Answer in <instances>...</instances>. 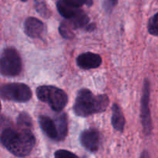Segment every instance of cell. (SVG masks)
<instances>
[{
    "instance_id": "6da1fadb",
    "label": "cell",
    "mask_w": 158,
    "mask_h": 158,
    "mask_svg": "<svg viewBox=\"0 0 158 158\" xmlns=\"http://www.w3.org/2000/svg\"><path fill=\"white\" fill-rule=\"evenodd\" d=\"M2 144L11 154L19 157L29 155L35 144V137L31 130L6 126L2 129Z\"/></svg>"
},
{
    "instance_id": "7a4b0ae2",
    "label": "cell",
    "mask_w": 158,
    "mask_h": 158,
    "mask_svg": "<svg viewBox=\"0 0 158 158\" xmlns=\"http://www.w3.org/2000/svg\"><path fill=\"white\" fill-rule=\"evenodd\" d=\"M110 103L106 94L95 96L89 89H81L78 92L73 105V111L79 117H89L104 112Z\"/></svg>"
},
{
    "instance_id": "3957f363",
    "label": "cell",
    "mask_w": 158,
    "mask_h": 158,
    "mask_svg": "<svg viewBox=\"0 0 158 158\" xmlns=\"http://www.w3.org/2000/svg\"><path fill=\"white\" fill-rule=\"evenodd\" d=\"M36 96L40 101L47 103L56 112L64 109L68 102V96L63 89L53 86H40L36 89Z\"/></svg>"
},
{
    "instance_id": "277c9868",
    "label": "cell",
    "mask_w": 158,
    "mask_h": 158,
    "mask_svg": "<svg viewBox=\"0 0 158 158\" xmlns=\"http://www.w3.org/2000/svg\"><path fill=\"white\" fill-rule=\"evenodd\" d=\"M2 100L16 103H26L32 98V91L27 85L20 83H11L1 86Z\"/></svg>"
},
{
    "instance_id": "5b68a950",
    "label": "cell",
    "mask_w": 158,
    "mask_h": 158,
    "mask_svg": "<svg viewBox=\"0 0 158 158\" xmlns=\"http://www.w3.org/2000/svg\"><path fill=\"white\" fill-rule=\"evenodd\" d=\"M1 73L5 77H15L22 71V60L19 52L12 47L6 48L1 56Z\"/></svg>"
},
{
    "instance_id": "8992f818",
    "label": "cell",
    "mask_w": 158,
    "mask_h": 158,
    "mask_svg": "<svg viewBox=\"0 0 158 158\" xmlns=\"http://www.w3.org/2000/svg\"><path fill=\"white\" fill-rule=\"evenodd\" d=\"M150 82L145 80L143 83V94L141 97V105H140V119L143 128V132L146 135H150L152 131V120H151V111L149 108L150 102Z\"/></svg>"
},
{
    "instance_id": "52a82bcc",
    "label": "cell",
    "mask_w": 158,
    "mask_h": 158,
    "mask_svg": "<svg viewBox=\"0 0 158 158\" xmlns=\"http://www.w3.org/2000/svg\"><path fill=\"white\" fill-rule=\"evenodd\" d=\"M100 137L96 129H88L83 131L80 135V143L90 152H97L100 146Z\"/></svg>"
},
{
    "instance_id": "ba28073f",
    "label": "cell",
    "mask_w": 158,
    "mask_h": 158,
    "mask_svg": "<svg viewBox=\"0 0 158 158\" xmlns=\"http://www.w3.org/2000/svg\"><path fill=\"white\" fill-rule=\"evenodd\" d=\"M77 63L81 69H96L101 65L102 58L99 54L90 52H84L77 57Z\"/></svg>"
},
{
    "instance_id": "9c48e42d",
    "label": "cell",
    "mask_w": 158,
    "mask_h": 158,
    "mask_svg": "<svg viewBox=\"0 0 158 158\" xmlns=\"http://www.w3.org/2000/svg\"><path fill=\"white\" fill-rule=\"evenodd\" d=\"M25 33L31 38H39L45 31V25L42 21L35 17L26 19L24 24Z\"/></svg>"
},
{
    "instance_id": "30bf717a",
    "label": "cell",
    "mask_w": 158,
    "mask_h": 158,
    "mask_svg": "<svg viewBox=\"0 0 158 158\" xmlns=\"http://www.w3.org/2000/svg\"><path fill=\"white\" fill-rule=\"evenodd\" d=\"M39 123L41 129L48 137L52 140H58L59 134L55 120H52L47 116H40L39 117Z\"/></svg>"
},
{
    "instance_id": "8fae6325",
    "label": "cell",
    "mask_w": 158,
    "mask_h": 158,
    "mask_svg": "<svg viewBox=\"0 0 158 158\" xmlns=\"http://www.w3.org/2000/svg\"><path fill=\"white\" fill-rule=\"evenodd\" d=\"M111 123L114 129L120 132H123L125 127V118L121 109L118 104L114 103L112 106V118Z\"/></svg>"
},
{
    "instance_id": "7c38bea8",
    "label": "cell",
    "mask_w": 158,
    "mask_h": 158,
    "mask_svg": "<svg viewBox=\"0 0 158 158\" xmlns=\"http://www.w3.org/2000/svg\"><path fill=\"white\" fill-rule=\"evenodd\" d=\"M55 121L56 123L57 130H58V141H62L66 138L68 133V120L66 114H64V113L60 114L56 117Z\"/></svg>"
},
{
    "instance_id": "4fadbf2b",
    "label": "cell",
    "mask_w": 158,
    "mask_h": 158,
    "mask_svg": "<svg viewBox=\"0 0 158 158\" xmlns=\"http://www.w3.org/2000/svg\"><path fill=\"white\" fill-rule=\"evenodd\" d=\"M56 6L60 15L64 17V18H66V19L69 20L71 19L74 16L77 10L80 9V8H73L68 6L63 0H60V1L57 2Z\"/></svg>"
},
{
    "instance_id": "5bb4252c",
    "label": "cell",
    "mask_w": 158,
    "mask_h": 158,
    "mask_svg": "<svg viewBox=\"0 0 158 158\" xmlns=\"http://www.w3.org/2000/svg\"><path fill=\"white\" fill-rule=\"evenodd\" d=\"M17 127L23 129L31 130L32 127V121L30 116L27 113H20L17 117Z\"/></svg>"
},
{
    "instance_id": "9a60e30c",
    "label": "cell",
    "mask_w": 158,
    "mask_h": 158,
    "mask_svg": "<svg viewBox=\"0 0 158 158\" xmlns=\"http://www.w3.org/2000/svg\"><path fill=\"white\" fill-rule=\"evenodd\" d=\"M34 6L36 12L40 14L41 16L48 19L50 16V11L48 9L46 2L43 0H35L34 1Z\"/></svg>"
},
{
    "instance_id": "2e32d148",
    "label": "cell",
    "mask_w": 158,
    "mask_h": 158,
    "mask_svg": "<svg viewBox=\"0 0 158 158\" xmlns=\"http://www.w3.org/2000/svg\"><path fill=\"white\" fill-rule=\"evenodd\" d=\"M71 25L66 22H63L59 27L60 34L66 40H71L74 37V33L73 32Z\"/></svg>"
},
{
    "instance_id": "e0dca14e",
    "label": "cell",
    "mask_w": 158,
    "mask_h": 158,
    "mask_svg": "<svg viewBox=\"0 0 158 158\" xmlns=\"http://www.w3.org/2000/svg\"><path fill=\"white\" fill-rule=\"evenodd\" d=\"M148 29L150 34L158 36V12L150 19Z\"/></svg>"
},
{
    "instance_id": "ac0fdd59",
    "label": "cell",
    "mask_w": 158,
    "mask_h": 158,
    "mask_svg": "<svg viewBox=\"0 0 158 158\" xmlns=\"http://www.w3.org/2000/svg\"><path fill=\"white\" fill-rule=\"evenodd\" d=\"M68 6L73 8H80L83 5L91 6L93 5V0H63Z\"/></svg>"
},
{
    "instance_id": "d6986e66",
    "label": "cell",
    "mask_w": 158,
    "mask_h": 158,
    "mask_svg": "<svg viewBox=\"0 0 158 158\" xmlns=\"http://www.w3.org/2000/svg\"><path fill=\"white\" fill-rule=\"evenodd\" d=\"M54 158H80L73 153L66 150H59L56 151Z\"/></svg>"
},
{
    "instance_id": "ffe728a7",
    "label": "cell",
    "mask_w": 158,
    "mask_h": 158,
    "mask_svg": "<svg viewBox=\"0 0 158 158\" xmlns=\"http://www.w3.org/2000/svg\"><path fill=\"white\" fill-rule=\"evenodd\" d=\"M118 0H103V8L106 12H110L117 6Z\"/></svg>"
},
{
    "instance_id": "44dd1931",
    "label": "cell",
    "mask_w": 158,
    "mask_h": 158,
    "mask_svg": "<svg viewBox=\"0 0 158 158\" xmlns=\"http://www.w3.org/2000/svg\"><path fill=\"white\" fill-rule=\"evenodd\" d=\"M140 158H150L149 154L148 153V151H143V152L141 153V154H140Z\"/></svg>"
},
{
    "instance_id": "7402d4cb",
    "label": "cell",
    "mask_w": 158,
    "mask_h": 158,
    "mask_svg": "<svg viewBox=\"0 0 158 158\" xmlns=\"http://www.w3.org/2000/svg\"><path fill=\"white\" fill-rule=\"evenodd\" d=\"M21 1L22 2H26V1H27V0H21Z\"/></svg>"
}]
</instances>
